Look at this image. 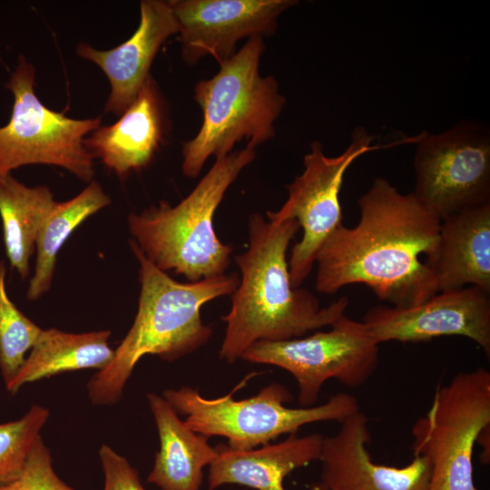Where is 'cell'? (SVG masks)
Segmentation results:
<instances>
[{
    "label": "cell",
    "mask_w": 490,
    "mask_h": 490,
    "mask_svg": "<svg viewBox=\"0 0 490 490\" xmlns=\"http://www.w3.org/2000/svg\"><path fill=\"white\" fill-rule=\"evenodd\" d=\"M5 275V262L0 260V372L6 387L19 372L42 328L9 299Z\"/></svg>",
    "instance_id": "603a6c76"
},
{
    "label": "cell",
    "mask_w": 490,
    "mask_h": 490,
    "mask_svg": "<svg viewBox=\"0 0 490 490\" xmlns=\"http://www.w3.org/2000/svg\"><path fill=\"white\" fill-rule=\"evenodd\" d=\"M110 330L69 333L57 328L42 329L15 377L6 386L15 394L24 385L68 371L98 370L113 359Z\"/></svg>",
    "instance_id": "ffe728a7"
},
{
    "label": "cell",
    "mask_w": 490,
    "mask_h": 490,
    "mask_svg": "<svg viewBox=\"0 0 490 490\" xmlns=\"http://www.w3.org/2000/svg\"><path fill=\"white\" fill-rule=\"evenodd\" d=\"M250 376L229 394L216 397H202L198 390L183 386L166 389L162 397L194 432L223 436L233 450H250L270 444L280 435H296L307 424L345 419L360 410L357 397L338 393L326 403L308 407H288L292 400L289 390L279 383H271L250 397L236 400L233 394L244 386Z\"/></svg>",
    "instance_id": "8992f818"
},
{
    "label": "cell",
    "mask_w": 490,
    "mask_h": 490,
    "mask_svg": "<svg viewBox=\"0 0 490 490\" xmlns=\"http://www.w3.org/2000/svg\"><path fill=\"white\" fill-rule=\"evenodd\" d=\"M362 323L378 345L462 336L490 355V292L475 286L442 291L409 308L375 306Z\"/></svg>",
    "instance_id": "7c38bea8"
},
{
    "label": "cell",
    "mask_w": 490,
    "mask_h": 490,
    "mask_svg": "<svg viewBox=\"0 0 490 490\" xmlns=\"http://www.w3.org/2000/svg\"><path fill=\"white\" fill-rule=\"evenodd\" d=\"M139 261L141 291L134 321L114 349L113 358L87 384L90 400L99 406L117 403L138 361L156 355L177 360L205 345L212 335L201 310L211 300L231 295L239 284L235 273L180 282L152 264L131 240Z\"/></svg>",
    "instance_id": "3957f363"
},
{
    "label": "cell",
    "mask_w": 490,
    "mask_h": 490,
    "mask_svg": "<svg viewBox=\"0 0 490 490\" xmlns=\"http://www.w3.org/2000/svg\"><path fill=\"white\" fill-rule=\"evenodd\" d=\"M323 436L289 435L276 444L250 450L216 446L218 456L210 465L208 489L237 484L255 490H285L283 481L291 472L319 460Z\"/></svg>",
    "instance_id": "ac0fdd59"
},
{
    "label": "cell",
    "mask_w": 490,
    "mask_h": 490,
    "mask_svg": "<svg viewBox=\"0 0 490 490\" xmlns=\"http://www.w3.org/2000/svg\"><path fill=\"white\" fill-rule=\"evenodd\" d=\"M56 201L46 186L28 187L12 174L0 179V217L6 257L22 279L38 233Z\"/></svg>",
    "instance_id": "44dd1931"
},
{
    "label": "cell",
    "mask_w": 490,
    "mask_h": 490,
    "mask_svg": "<svg viewBox=\"0 0 490 490\" xmlns=\"http://www.w3.org/2000/svg\"><path fill=\"white\" fill-rule=\"evenodd\" d=\"M330 327L328 331H317L308 337L257 341L241 358L290 373L298 384L300 407H313L326 381L334 378L350 388L362 387L379 362L378 344L362 321L343 315Z\"/></svg>",
    "instance_id": "9c48e42d"
},
{
    "label": "cell",
    "mask_w": 490,
    "mask_h": 490,
    "mask_svg": "<svg viewBox=\"0 0 490 490\" xmlns=\"http://www.w3.org/2000/svg\"><path fill=\"white\" fill-rule=\"evenodd\" d=\"M368 418L360 410L341 423L338 432L323 437L321 482L329 490H428L431 463L414 456L402 467L376 464L368 454Z\"/></svg>",
    "instance_id": "5bb4252c"
},
{
    "label": "cell",
    "mask_w": 490,
    "mask_h": 490,
    "mask_svg": "<svg viewBox=\"0 0 490 490\" xmlns=\"http://www.w3.org/2000/svg\"><path fill=\"white\" fill-rule=\"evenodd\" d=\"M425 263L438 292L468 286L490 292V202L442 220L437 245Z\"/></svg>",
    "instance_id": "e0dca14e"
},
{
    "label": "cell",
    "mask_w": 490,
    "mask_h": 490,
    "mask_svg": "<svg viewBox=\"0 0 490 490\" xmlns=\"http://www.w3.org/2000/svg\"><path fill=\"white\" fill-rule=\"evenodd\" d=\"M35 68L20 54L5 87L14 95L8 122L0 127V179L30 164L54 165L91 182L94 159L84 138L101 126V116L74 119L47 108L34 90Z\"/></svg>",
    "instance_id": "ba28073f"
},
{
    "label": "cell",
    "mask_w": 490,
    "mask_h": 490,
    "mask_svg": "<svg viewBox=\"0 0 490 490\" xmlns=\"http://www.w3.org/2000/svg\"><path fill=\"white\" fill-rule=\"evenodd\" d=\"M490 426V372H460L435 391L430 408L412 427L414 456L431 463L428 490H476L473 453Z\"/></svg>",
    "instance_id": "52a82bcc"
},
{
    "label": "cell",
    "mask_w": 490,
    "mask_h": 490,
    "mask_svg": "<svg viewBox=\"0 0 490 490\" xmlns=\"http://www.w3.org/2000/svg\"><path fill=\"white\" fill-rule=\"evenodd\" d=\"M310 490H329L322 482L311 485Z\"/></svg>",
    "instance_id": "83f0119b"
},
{
    "label": "cell",
    "mask_w": 490,
    "mask_h": 490,
    "mask_svg": "<svg viewBox=\"0 0 490 490\" xmlns=\"http://www.w3.org/2000/svg\"><path fill=\"white\" fill-rule=\"evenodd\" d=\"M489 429H490L489 426L485 428L479 434V436L477 437V440H476V443H479V444L483 445L484 451L482 453L481 459H482L483 463L486 464V465L489 464V459H490L489 448L486 447V445L489 446V437H490Z\"/></svg>",
    "instance_id": "4316f807"
},
{
    "label": "cell",
    "mask_w": 490,
    "mask_h": 490,
    "mask_svg": "<svg viewBox=\"0 0 490 490\" xmlns=\"http://www.w3.org/2000/svg\"><path fill=\"white\" fill-rule=\"evenodd\" d=\"M160 438L152 470L147 482L162 490H200L203 468L217 457L209 437L192 431L162 397L147 394Z\"/></svg>",
    "instance_id": "d6986e66"
},
{
    "label": "cell",
    "mask_w": 490,
    "mask_h": 490,
    "mask_svg": "<svg viewBox=\"0 0 490 490\" xmlns=\"http://www.w3.org/2000/svg\"><path fill=\"white\" fill-rule=\"evenodd\" d=\"M299 230L293 219L272 222L250 214L248 249L234 258L240 279L221 318L227 326L220 357L228 363L257 341L301 338L345 315L347 297L321 308L312 293L292 287L287 250Z\"/></svg>",
    "instance_id": "7a4b0ae2"
},
{
    "label": "cell",
    "mask_w": 490,
    "mask_h": 490,
    "mask_svg": "<svg viewBox=\"0 0 490 490\" xmlns=\"http://www.w3.org/2000/svg\"><path fill=\"white\" fill-rule=\"evenodd\" d=\"M111 201L100 183L93 180L74 198L54 203L35 241L34 273L26 292L29 300L39 299L50 289L57 254L72 232Z\"/></svg>",
    "instance_id": "7402d4cb"
},
{
    "label": "cell",
    "mask_w": 490,
    "mask_h": 490,
    "mask_svg": "<svg viewBox=\"0 0 490 490\" xmlns=\"http://www.w3.org/2000/svg\"><path fill=\"white\" fill-rule=\"evenodd\" d=\"M295 0H171L183 61L212 56L219 64L236 53L243 38L275 33L279 16Z\"/></svg>",
    "instance_id": "4fadbf2b"
},
{
    "label": "cell",
    "mask_w": 490,
    "mask_h": 490,
    "mask_svg": "<svg viewBox=\"0 0 490 490\" xmlns=\"http://www.w3.org/2000/svg\"><path fill=\"white\" fill-rule=\"evenodd\" d=\"M374 137L363 127H357L351 142L339 155L329 157L318 141L311 143L303 158L304 171L287 185L288 199L277 211H268V220L281 222L295 220L303 234L290 250L289 270L291 285L300 288L309 275L323 243L342 224L339 192L344 175L358 157L377 146Z\"/></svg>",
    "instance_id": "8fae6325"
},
{
    "label": "cell",
    "mask_w": 490,
    "mask_h": 490,
    "mask_svg": "<svg viewBox=\"0 0 490 490\" xmlns=\"http://www.w3.org/2000/svg\"><path fill=\"white\" fill-rule=\"evenodd\" d=\"M178 34V25L169 1L140 3V23L132 35L110 50H98L81 42L76 54L101 68L111 91L104 113L121 116L133 103L149 78L152 64L162 45Z\"/></svg>",
    "instance_id": "9a60e30c"
},
{
    "label": "cell",
    "mask_w": 490,
    "mask_h": 490,
    "mask_svg": "<svg viewBox=\"0 0 490 490\" xmlns=\"http://www.w3.org/2000/svg\"><path fill=\"white\" fill-rule=\"evenodd\" d=\"M265 49L263 37L253 36L228 60L219 72L194 87L193 98L202 112L198 133L182 145V172L196 178L206 161L232 152L242 140L256 146L275 136L274 123L286 98L276 79L261 76L260 61Z\"/></svg>",
    "instance_id": "5b68a950"
},
{
    "label": "cell",
    "mask_w": 490,
    "mask_h": 490,
    "mask_svg": "<svg viewBox=\"0 0 490 490\" xmlns=\"http://www.w3.org/2000/svg\"><path fill=\"white\" fill-rule=\"evenodd\" d=\"M358 205V223L338 226L317 253V290L334 294L361 283L397 308L416 306L438 293L421 255L426 259L435 250L441 220L382 177L374 179Z\"/></svg>",
    "instance_id": "6da1fadb"
},
{
    "label": "cell",
    "mask_w": 490,
    "mask_h": 490,
    "mask_svg": "<svg viewBox=\"0 0 490 490\" xmlns=\"http://www.w3.org/2000/svg\"><path fill=\"white\" fill-rule=\"evenodd\" d=\"M99 457L104 474L103 490H145L137 469L112 447L103 445Z\"/></svg>",
    "instance_id": "484cf974"
},
{
    "label": "cell",
    "mask_w": 490,
    "mask_h": 490,
    "mask_svg": "<svg viewBox=\"0 0 490 490\" xmlns=\"http://www.w3.org/2000/svg\"><path fill=\"white\" fill-rule=\"evenodd\" d=\"M256 157L255 148L216 158L210 171L177 205L165 201L131 212L132 241L158 269L199 281L225 274L232 247L222 243L213 227L214 213L241 171Z\"/></svg>",
    "instance_id": "277c9868"
},
{
    "label": "cell",
    "mask_w": 490,
    "mask_h": 490,
    "mask_svg": "<svg viewBox=\"0 0 490 490\" xmlns=\"http://www.w3.org/2000/svg\"><path fill=\"white\" fill-rule=\"evenodd\" d=\"M167 120L165 100L150 75L119 120L99 126L84 138L83 144L93 159L124 179L152 161L165 142Z\"/></svg>",
    "instance_id": "2e32d148"
},
{
    "label": "cell",
    "mask_w": 490,
    "mask_h": 490,
    "mask_svg": "<svg viewBox=\"0 0 490 490\" xmlns=\"http://www.w3.org/2000/svg\"><path fill=\"white\" fill-rule=\"evenodd\" d=\"M0 490H75L54 472L50 450L40 436L19 475L0 485Z\"/></svg>",
    "instance_id": "d4e9b609"
},
{
    "label": "cell",
    "mask_w": 490,
    "mask_h": 490,
    "mask_svg": "<svg viewBox=\"0 0 490 490\" xmlns=\"http://www.w3.org/2000/svg\"><path fill=\"white\" fill-rule=\"evenodd\" d=\"M411 192L441 220L490 202V132L460 121L439 133L416 137Z\"/></svg>",
    "instance_id": "30bf717a"
},
{
    "label": "cell",
    "mask_w": 490,
    "mask_h": 490,
    "mask_svg": "<svg viewBox=\"0 0 490 490\" xmlns=\"http://www.w3.org/2000/svg\"><path fill=\"white\" fill-rule=\"evenodd\" d=\"M49 415L47 408L33 405L21 418L0 423V485L22 471Z\"/></svg>",
    "instance_id": "cb8c5ba5"
}]
</instances>
